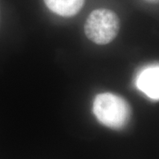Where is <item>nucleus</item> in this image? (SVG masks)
<instances>
[{"label": "nucleus", "mask_w": 159, "mask_h": 159, "mask_svg": "<svg viewBox=\"0 0 159 159\" xmlns=\"http://www.w3.org/2000/svg\"><path fill=\"white\" fill-rule=\"evenodd\" d=\"M148 3H153V4H158L159 0H146Z\"/></svg>", "instance_id": "obj_5"}, {"label": "nucleus", "mask_w": 159, "mask_h": 159, "mask_svg": "<svg viewBox=\"0 0 159 159\" xmlns=\"http://www.w3.org/2000/svg\"><path fill=\"white\" fill-rule=\"evenodd\" d=\"M119 19L109 9H97L86 20L84 31L89 39L97 44H107L119 31Z\"/></svg>", "instance_id": "obj_2"}, {"label": "nucleus", "mask_w": 159, "mask_h": 159, "mask_svg": "<svg viewBox=\"0 0 159 159\" xmlns=\"http://www.w3.org/2000/svg\"><path fill=\"white\" fill-rule=\"evenodd\" d=\"M85 0H44L47 7L63 17H71L77 14L84 5Z\"/></svg>", "instance_id": "obj_4"}, {"label": "nucleus", "mask_w": 159, "mask_h": 159, "mask_svg": "<svg viewBox=\"0 0 159 159\" xmlns=\"http://www.w3.org/2000/svg\"><path fill=\"white\" fill-rule=\"evenodd\" d=\"M93 112L97 120L112 129H122L128 124L131 108L124 98L111 93L97 95L93 102Z\"/></svg>", "instance_id": "obj_1"}, {"label": "nucleus", "mask_w": 159, "mask_h": 159, "mask_svg": "<svg viewBox=\"0 0 159 159\" xmlns=\"http://www.w3.org/2000/svg\"><path fill=\"white\" fill-rule=\"evenodd\" d=\"M137 88L152 99H159V66L144 69L137 78Z\"/></svg>", "instance_id": "obj_3"}]
</instances>
